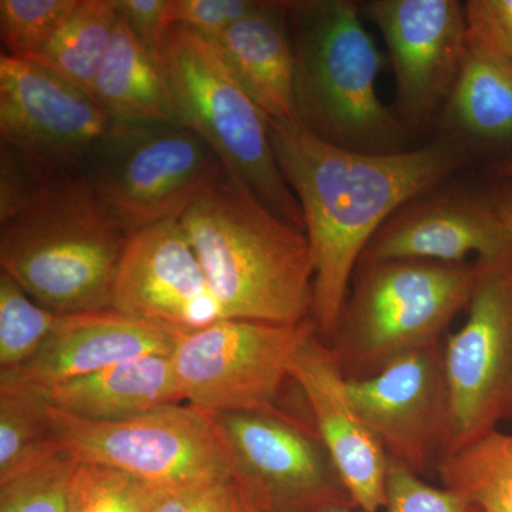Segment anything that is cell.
<instances>
[{
	"label": "cell",
	"mask_w": 512,
	"mask_h": 512,
	"mask_svg": "<svg viewBox=\"0 0 512 512\" xmlns=\"http://www.w3.org/2000/svg\"><path fill=\"white\" fill-rule=\"evenodd\" d=\"M275 157L298 198L311 247L312 320L332 339L363 252L407 202L436 190L470 163L460 148L437 144L369 154L335 146L309 128L268 120Z\"/></svg>",
	"instance_id": "6da1fadb"
},
{
	"label": "cell",
	"mask_w": 512,
	"mask_h": 512,
	"mask_svg": "<svg viewBox=\"0 0 512 512\" xmlns=\"http://www.w3.org/2000/svg\"><path fill=\"white\" fill-rule=\"evenodd\" d=\"M127 239L86 171L0 146V271L33 301L57 315L113 309Z\"/></svg>",
	"instance_id": "7a4b0ae2"
},
{
	"label": "cell",
	"mask_w": 512,
	"mask_h": 512,
	"mask_svg": "<svg viewBox=\"0 0 512 512\" xmlns=\"http://www.w3.org/2000/svg\"><path fill=\"white\" fill-rule=\"evenodd\" d=\"M228 319L296 326L312 319L308 238L228 173L178 218Z\"/></svg>",
	"instance_id": "3957f363"
},
{
	"label": "cell",
	"mask_w": 512,
	"mask_h": 512,
	"mask_svg": "<svg viewBox=\"0 0 512 512\" xmlns=\"http://www.w3.org/2000/svg\"><path fill=\"white\" fill-rule=\"evenodd\" d=\"M303 126L369 154L404 151L406 128L377 94L384 59L349 0L288 2Z\"/></svg>",
	"instance_id": "277c9868"
},
{
	"label": "cell",
	"mask_w": 512,
	"mask_h": 512,
	"mask_svg": "<svg viewBox=\"0 0 512 512\" xmlns=\"http://www.w3.org/2000/svg\"><path fill=\"white\" fill-rule=\"evenodd\" d=\"M480 262H360L329 340L348 379L375 375L387 363L443 342L444 330L467 311Z\"/></svg>",
	"instance_id": "5b68a950"
},
{
	"label": "cell",
	"mask_w": 512,
	"mask_h": 512,
	"mask_svg": "<svg viewBox=\"0 0 512 512\" xmlns=\"http://www.w3.org/2000/svg\"><path fill=\"white\" fill-rule=\"evenodd\" d=\"M160 66L175 123L198 134L231 177L305 234L301 205L275 157L268 117L239 84L214 43L175 26Z\"/></svg>",
	"instance_id": "8992f818"
},
{
	"label": "cell",
	"mask_w": 512,
	"mask_h": 512,
	"mask_svg": "<svg viewBox=\"0 0 512 512\" xmlns=\"http://www.w3.org/2000/svg\"><path fill=\"white\" fill-rule=\"evenodd\" d=\"M225 173L215 151L175 123L116 121L86 168L127 237L178 220Z\"/></svg>",
	"instance_id": "52a82bcc"
},
{
	"label": "cell",
	"mask_w": 512,
	"mask_h": 512,
	"mask_svg": "<svg viewBox=\"0 0 512 512\" xmlns=\"http://www.w3.org/2000/svg\"><path fill=\"white\" fill-rule=\"evenodd\" d=\"M63 450L80 464H101L156 487L232 476L214 417L187 403L120 421H90L47 406Z\"/></svg>",
	"instance_id": "ba28073f"
},
{
	"label": "cell",
	"mask_w": 512,
	"mask_h": 512,
	"mask_svg": "<svg viewBox=\"0 0 512 512\" xmlns=\"http://www.w3.org/2000/svg\"><path fill=\"white\" fill-rule=\"evenodd\" d=\"M313 320L282 326L222 319L185 333L171 353L184 403L210 414L276 412L296 352Z\"/></svg>",
	"instance_id": "9c48e42d"
},
{
	"label": "cell",
	"mask_w": 512,
	"mask_h": 512,
	"mask_svg": "<svg viewBox=\"0 0 512 512\" xmlns=\"http://www.w3.org/2000/svg\"><path fill=\"white\" fill-rule=\"evenodd\" d=\"M211 416L232 476L259 512L357 508L316 431L281 410Z\"/></svg>",
	"instance_id": "30bf717a"
},
{
	"label": "cell",
	"mask_w": 512,
	"mask_h": 512,
	"mask_svg": "<svg viewBox=\"0 0 512 512\" xmlns=\"http://www.w3.org/2000/svg\"><path fill=\"white\" fill-rule=\"evenodd\" d=\"M480 264L466 322L443 342L450 453L512 420V255Z\"/></svg>",
	"instance_id": "8fae6325"
},
{
	"label": "cell",
	"mask_w": 512,
	"mask_h": 512,
	"mask_svg": "<svg viewBox=\"0 0 512 512\" xmlns=\"http://www.w3.org/2000/svg\"><path fill=\"white\" fill-rule=\"evenodd\" d=\"M114 123L89 94L42 64L0 55V146L23 160L86 171Z\"/></svg>",
	"instance_id": "7c38bea8"
},
{
	"label": "cell",
	"mask_w": 512,
	"mask_h": 512,
	"mask_svg": "<svg viewBox=\"0 0 512 512\" xmlns=\"http://www.w3.org/2000/svg\"><path fill=\"white\" fill-rule=\"evenodd\" d=\"M350 396L387 457L417 476L437 470L453 446L454 421L443 342L348 379Z\"/></svg>",
	"instance_id": "4fadbf2b"
},
{
	"label": "cell",
	"mask_w": 512,
	"mask_h": 512,
	"mask_svg": "<svg viewBox=\"0 0 512 512\" xmlns=\"http://www.w3.org/2000/svg\"><path fill=\"white\" fill-rule=\"evenodd\" d=\"M392 62L396 116L427 123L444 107L470 52L466 8L457 0H375L367 3Z\"/></svg>",
	"instance_id": "5bb4252c"
},
{
	"label": "cell",
	"mask_w": 512,
	"mask_h": 512,
	"mask_svg": "<svg viewBox=\"0 0 512 512\" xmlns=\"http://www.w3.org/2000/svg\"><path fill=\"white\" fill-rule=\"evenodd\" d=\"M113 309L178 335L228 319L178 220L128 237Z\"/></svg>",
	"instance_id": "9a60e30c"
},
{
	"label": "cell",
	"mask_w": 512,
	"mask_h": 512,
	"mask_svg": "<svg viewBox=\"0 0 512 512\" xmlns=\"http://www.w3.org/2000/svg\"><path fill=\"white\" fill-rule=\"evenodd\" d=\"M473 255L480 262L512 255V239L490 194L433 190L394 212L360 262L466 264Z\"/></svg>",
	"instance_id": "2e32d148"
},
{
	"label": "cell",
	"mask_w": 512,
	"mask_h": 512,
	"mask_svg": "<svg viewBox=\"0 0 512 512\" xmlns=\"http://www.w3.org/2000/svg\"><path fill=\"white\" fill-rule=\"evenodd\" d=\"M291 380L305 396L315 431L356 507L365 512L382 510L386 505L389 457L360 416L338 357L316 330L296 352Z\"/></svg>",
	"instance_id": "e0dca14e"
},
{
	"label": "cell",
	"mask_w": 512,
	"mask_h": 512,
	"mask_svg": "<svg viewBox=\"0 0 512 512\" xmlns=\"http://www.w3.org/2000/svg\"><path fill=\"white\" fill-rule=\"evenodd\" d=\"M180 336L116 309L60 315L29 362L0 372V386H53L138 357L171 356Z\"/></svg>",
	"instance_id": "ac0fdd59"
},
{
	"label": "cell",
	"mask_w": 512,
	"mask_h": 512,
	"mask_svg": "<svg viewBox=\"0 0 512 512\" xmlns=\"http://www.w3.org/2000/svg\"><path fill=\"white\" fill-rule=\"evenodd\" d=\"M211 42L268 120L301 126L288 2H262Z\"/></svg>",
	"instance_id": "d6986e66"
},
{
	"label": "cell",
	"mask_w": 512,
	"mask_h": 512,
	"mask_svg": "<svg viewBox=\"0 0 512 512\" xmlns=\"http://www.w3.org/2000/svg\"><path fill=\"white\" fill-rule=\"evenodd\" d=\"M28 389L47 406L90 421L126 420L168 404L184 403L171 356L138 357L93 375Z\"/></svg>",
	"instance_id": "ffe728a7"
},
{
	"label": "cell",
	"mask_w": 512,
	"mask_h": 512,
	"mask_svg": "<svg viewBox=\"0 0 512 512\" xmlns=\"http://www.w3.org/2000/svg\"><path fill=\"white\" fill-rule=\"evenodd\" d=\"M444 126L457 148H512V72L470 49L444 104Z\"/></svg>",
	"instance_id": "44dd1931"
},
{
	"label": "cell",
	"mask_w": 512,
	"mask_h": 512,
	"mask_svg": "<svg viewBox=\"0 0 512 512\" xmlns=\"http://www.w3.org/2000/svg\"><path fill=\"white\" fill-rule=\"evenodd\" d=\"M92 97L119 123H175L160 63L120 16Z\"/></svg>",
	"instance_id": "7402d4cb"
},
{
	"label": "cell",
	"mask_w": 512,
	"mask_h": 512,
	"mask_svg": "<svg viewBox=\"0 0 512 512\" xmlns=\"http://www.w3.org/2000/svg\"><path fill=\"white\" fill-rule=\"evenodd\" d=\"M117 18L113 0H80L45 49L30 60L92 97Z\"/></svg>",
	"instance_id": "603a6c76"
},
{
	"label": "cell",
	"mask_w": 512,
	"mask_h": 512,
	"mask_svg": "<svg viewBox=\"0 0 512 512\" xmlns=\"http://www.w3.org/2000/svg\"><path fill=\"white\" fill-rule=\"evenodd\" d=\"M437 473L478 512H512V433L488 431L446 454Z\"/></svg>",
	"instance_id": "cb8c5ba5"
},
{
	"label": "cell",
	"mask_w": 512,
	"mask_h": 512,
	"mask_svg": "<svg viewBox=\"0 0 512 512\" xmlns=\"http://www.w3.org/2000/svg\"><path fill=\"white\" fill-rule=\"evenodd\" d=\"M62 453L47 404L28 387L0 386V481Z\"/></svg>",
	"instance_id": "d4e9b609"
},
{
	"label": "cell",
	"mask_w": 512,
	"mask_h": 512,
	"mask_svg": "<svg viewBox=\"0 0 512 512\" xmlns=\"http://www.w3.org/2000/svg\"><path fill=\"white\" fill-rule=\"evenodd\" d=\"M60 315L43 308L0 271V372L25 365L52 335Z\"/></svg>",
	"instance_id": "484cf974"
},
{
	"label": "cell",
	"mask_w": 512,
	"mask_h": 512,
	"mask_svg": "<svg viewBox=\"0 0 512 512\" xmlns=\"http://www.w3.org/2000/svg\"><path fill=\"white\" fill-rule=\"evenodd\" d=\"M161 487L101 464H77L69 512H151Z\"/></svg>",
	"instance_id": "4316f807"
},
{
	"label": "cell",
	"mask_w": 512,
	"mask_h": 512,
	"mask_svg": "<svg viewBox=\"0 0 512 512\" xmlns=\"http://www.w3.org/2000/svg\"><path fill=\"white\" fill-rule=\"evenodd\" d=\"M80 0H0L2 55L32 59L72 15Z\"/></svg>",
	"instance_id": "83f0119b"
},
{
	"label": "cell",
	"mask_w": 512,
	"mask_h": 512,
	"mask_svg": "<svg viewBox=\"0 0 512 512\" xmlns=\"http://www.w3.org/2000/svg\"><path fill=\"white\" fill-rule=\"evenodd\" d=\"M77 461L69 454L0 481V512H69Z\"/></svg>",
	"instance_id": "f1b7e54d"
},
{
	"label": "cell",
	"mask_w": 512,
	"mask_h": 512,
	"mask_svg": "<svg viewBox=\"0 0 512 512\" xmlns=\"http://www.w3.org/2000/svg\"><path fill=\"white\" fill-rule=\"evenodd\" d=\"M151 512H259L234 476L160 488Z\"/></svg>",
	"instance_id": "f546056e"
},
{
	"label": "cell",
	"mask_w": 512,
	"mask_h": 512,
	"mask_svg": "<svg viewBox=\"0 0 512 512\" xmlns=\"http://www.w3.org/2000/svg\"><path fill=\"white\" fill-rule=\"evenodd\" d=\"M386 512H478L460 494L434 487L403 464L389 458Z\"/></svg>",
	"instance_id": "4dcf8cb0"
},
{
	"label": "cell",
	"mask_w": 512,
	"mask_h": 512,
	"mask_svg": "<svg viewBox=\"0 0 512 512\" xmlns=\"http://www.w3.org/2000/svg\"><path fill=\"white\" fill-rule=\"evenodd\" d=\"M470 49L512 72V0L464 3Z\"/></svg>",
	"instance_id": "1f68e13d"
},
{
	"label": "cell",
	"mask_w": 512,
	"mask_h": 512,
	"mask_svg": "<svg viewBox=\"0 0 512 512\" xmlns=\"http://www.w3.org/2000/svg\"><path fill=\"white\" fill-rule=\"evenodd\" d=\"M261 5V0H170L168 19L173 28L180 26L214 40Z\"/></svg>",
	"instance_id": "d6a6232c"
},
{
	"label": "cell",
	"mask_w": 512,
	"mask_h": 512,
	"mask_svg": "<svg viewBox=\"0 0 512 512\" xmlns=\"http://www.w3.org/2000/svg\"><path fill=\"white\" fill-rule=\"evenodd\" d=\"M117 15L160 63L161 53L173 26L168 19L170 0H113Z\"/></svg>",
	"instance_id": "836d02e7"
},
{
	"label": "cell",
	"mask_w": 512,
	"mask_h": 512,
	"mask_svg": "<svg viewBox=\"0 0 512 512\" xmlns=\"http://www.w3.org/2000/svg\"><path fill=\"white\" fill-rule=\"evenodd\" d=\"M488 194L512 239V181H498Z\"/></svg>",
	"instance_id": "e575fe53"
},
{
	"label": "cell",
	"mask_w": 512,
	"mask_h": 512,
	"mask_svg": "<svg viewBox=\"0 0 512 512\" xmlns=\"http://www.w3.org/2000/svg\"><path fill=\"white\" fill-rule=\"evenodd\" d=\"M490 174L498 181H512V156L495 160L491 164Z\"/></svg>",
	"instance_id": "d590c367"
},
{
	"label": "cell",
	"mask_w": 512,
	"mask_h": 512,
	"mask_svg": "<svg viewBox=\"0 0 512 512\" xmlns=\"http://www.w3.org/2000/svg\"><path fill=\"white\" fill-rule=\"evenodd\" d=\"M318 512H365L357 510V508H332V510L318 511Z\"/></svg>",
	"instance_id": "8d00e7d4"
}]
</instances>
